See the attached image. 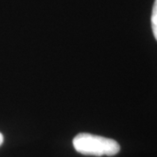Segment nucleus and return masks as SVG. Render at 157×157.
I'll list each match as a JSON object with an SVG mask.
<instances>
[{
  "instance_id": "nucleus-1",
  "label": "nucleus",
  "mask_w": 157,
  "mask_h": 157,
  "mask_svg": "<svg viewBox=\"0 0 157 157\" xmlns=\"http://www.w3.org/2000/svg\"><path fill=\"white\" fill-rule=\"evenodd\" d=\"M73 144L76 151L85 155L113 156L117 155L121 149L116 140L87 133L76 135Z\"/></svg>"
},
{
  "instance_id": "nucleus-2",
  "label": "nucleus",
  "mask_w": 157,
  "mask_h": 157,
  "mask_svg": "<svg viewBox=\"0 0 157 157\" xmlns=\"http://www.w3.org/2000/svg\"><path fill=\"white\" fill-rule=\"evenodd\" d=\"M151 25L153 30V34L155 36V39L157 40V0H155L153 11L151 16Z\"/></svg>"
},
{
  "instance_id": "nucleus-3",
  "label": "nucleus",
  "mask_w": 157,
  "mask_h": 157,
  "mask_svg": "<svg viewBox=\"0 0 157 157\" xmlns=\"http://www.w3.org/2000/svg\"><path fill=\"white\" fill-rule=\"evenodd\" d=\"M3 142H4V136L0 133V146L3 144Z\"/></svg>"
}]
</instances>
